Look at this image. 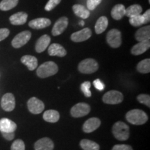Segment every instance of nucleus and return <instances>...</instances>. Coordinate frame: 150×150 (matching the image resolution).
<instances>
[{"instance_id": "7c9ffc66", "label": "nucleus", "mask_w": 150, "mask_h": 150, "mask_svg": "<svg viewBox=\"0 0 150 150\" xmlns=\"http://www.w3.org/2000/svg\"><path fill=\"white\" fill-rule=\"evenodd\" d=\"M129 23L131 25H132L134 27H138L142 26V24H145V20H144L143 16L142 15H139V16H137L133 18H129Z\"/></svg>"}, {"instance_id": "f257e3e1", "label": "nucleus", "mask_w": 150, "mask_h": 150, "mask_svg": "<svg viewBox=\"0 0 150 150\" xmlns=\"http://www.w3.org/2000/svg\"><path fill=\"white\" fill-rule=\"evenodd\" d=\"M126 119L129 123L134 125H142L148 120V116L145 112L140 109L129 110L126 114Z\"/></svg>"}, {"instance_id": "4c0bfd02", "label": "nucleus", "mask_w": 150, "mask_h": 150, "mask_svg": "<svg viewBox=\"0 0 150 150\" xmlns=\"http://www.w3.org/2000/svg\"><path fill=\"white\" fill-rule=\"evenodd\" d=\"M10 34V31L6 28L0 29V41L5 40Z\"/></svg>"}, {"instance_id": "20e7f679", "label": "nucleus", "mask_w": 150, "mask_h": 150, "mask_svg": "<svg viewBox=\"0 0 150 150\" xmlns=\"http://www.w3.org/2000/svg\"><path fill=\"white\" fill-rule=\"evenodd\" d=\"M99 69L98 63L93 59H86L81 61L78 65V70L83 74H92Z\"/></svg>"}, {"instance_id": "5701e85b", "label": "nucleus", "mask_w": 150, "mask_h": 150, "mask_svg": "<svg viewBox=\"0 0 150 150\" xmlns=\"http://www.w3.org/2000/svg\"><path fill=\"white\" fill-rule=\"evenodd\" d=\"M125 12H126V8L123 4H116L112 7L111 12V17L114 20H120L123 17L125 16Z\"/></svg>"}, {"instance_id": "4468645a", "label": "nucleus", "mask_w": 150, "mask_h": 150, "mask_svg": "<svg viewBox=\"0 0 150 150\" xmlns=\"http://www.w3.org/2000/svg\"><path fill=\"white\" fill-rule=\"evenodd\" d=\"M17 129V125L13 121L8 118L0 120V132L14 133Z\"/></svg>"}, {"instance_id": "e433bc0d", "label": "nucleus", "mask_w": 150, "mask_h": 150, "mask_svg": "<svg viewBox=\"0 0 150 150\" xmlns=\"http://www.w3.org/2000/svg\"><path fill=\"white\" fill-rule=\"evenodd\" d=\"M112 150H133V148L129 145L125 144H117L113 146Z\"/></svg>"}, {"instance_id": "1a4fd4ad", "label": "nucleus", "mask_w": 150, "mask_h": 150, "mask_svg": "<svg viewBox=\"0 0 150 150\" xmlns=\"http://www.w3.org/2000/svg\"><path fill=\"white\" fill-rule=\"evenodd\" d=\"M28 109L33 114H40L45 109V104L36 97H31L27 102Z\"/></svg>"}, {"instance_id": "a19ab883", "label": "nucleus", "mask_w": 150, "mask_h": 150, "mask_svg": "<svg viewBox=\"0 0 150 150\" xmlns=\"http://www.w3.org/2000/svg\"><path fill=\"white\" fill-rule=\"evenodd\" d=\"M142 16H143L144 20H145V24L149 23V22H150V10L149 9H148V10L146 11V12L143 15H142Z\"/></svg>"}, {"instance_id": "72a5a7b5", "label": "nucleus", "mask_w": 150, "mask_h": 150, "mask_svg": "<svg viewBox=\"0 0 150 150\" xmlns=\"http://www.w3.org/2000/svg\"><path fill=\"white\" fill-rule=\"evenodd\" d=\"M11 150H25V144L21 139L16 140L11 145Z\"/></svg>"}, {"instance_id": "a878e982", "label": "nucleus", "mask_w": 150, "mask_h": 150, "mask_svg": "<svg viewBox=\"0 0 150 150\" xmlns=\"http://www.w3.org/2000/svg\"><path fill=\"white\" fill-rule=\"evenodd\" d=\"M43 119L50 123L57 122L60 119V114L57 110H48L43 113Z\"/></svg>"}, {"instance_id": "6ab92c4d", "label": "nucleus", "mask_w": 150, "mask_h": 150, "mask_svg": "<svg viewBox=\"0 0 150 150\" xmlns=\"http://www.w3.org/2000/svg\"><path fill=\"white\" fill-rule=\"evenodd\" d=\"M48 54L52 56L64 57L66 56L67 52L63 46L58 43H53L48 48Z\"/></svg>"}, {"instance_id": "f03ea898", "label": "nucleus", "mask_w": 150, "mask_h": 150, "mask_svg": "<svg viewBox=\"0 0 150 150\" xmlns=\"http://www.w3.org/2000/svg\"><path fill=\"white\" fill-rule=\"evenodd\" d=\"M112 134L116 139L120 141L128 140L130 135L129 127L123 122L118 121L113 125L112 128Z\"/></svg>"}, {"instance_id": "9d476101", "label": "nucleus", "mask_w": 150, "mask_h": 150, "mask_svg": "<svg viewBox=\"0 0 150 150\" xmlns=\"http://www.w3.org/2000/svg\"><path fill=\"white\" fill-rule=\"evenodd\" d=\"M1 106L4 110L11 112L16 107V99L12 93H6L1 100Z\"/></svg>"}, {"instance_id": "423d86ee", "label": "nucleus", "mask_w": 150, "mask_h": 150, "mask_svg": "<svg viewBox=\"0 0 150 150\" xmlns=\"http://www.w3.org/2000/svg\"><path fill=\"white\" fill-rule=\"evenodd\" d=\"M124 96L122 93L117 91H110L103 95V102L107 104H118L122 102Z\"/></svg>"}, {"instance_id": "ddd939ff", "label": "nucleus", "mask_w": 150, "mask_h": 150, "mask_svg": "<svg viewBox=\"0 0 150 150\" xmlns=\"http://www.w3.org/2000/svg\"><path fill=\"white\" fill-rule=\"evenodd\" d=\"M101 120L97 117H91L86 120L83 125V131L85 133L90 134L93 132L100 127Z\"/></svg>"}, {"instance_id": "c85d7f7f", "label": "nucleus", "mask_w": 150, "mask_h": 150, "mask_svg": "<svg viewBox=\"0 0 150 150\" xmlns=\"http://www.w3.org/2000/svg\"><path fill=\"white\" fill-rule=\"evenodd\" d=\"M137 70L142 74H147L150 72V59H146L138 63L136 66Z\"/></svg>"}, {"instance_id": "6e6552de", "label": "nucleus", "mask_w": 150, "mask_h": 150, "mask_svg": "<svg viewBox=\"0 0 150 150\" xmlns=\"http://www.w3.org/2000/svg\"><path fill=\"white\" fill-rule=\"evenodd\" d=\"M91 111V106L86 103L81 102L75 104L71 108L70 113L74 117H81L87 115Z\"/></svg>"}, {"instance_id": "0eeeda50", "label": "nucleus", "mask_w": 150, "mask_h": 150, "mask_svg": "<svg viewBox=\"0 0 150 150\" xmlns=\"http://www.w3.org/2000/svg\"><path fill=\"white\" fill-rule=\"evenodd\" d=\"M31 38V33L29 31H24L17 34L11 41V45L14 48L18 49L25 45Z\"/></svg>"}, {"instance_id": "f8f14e48", "label": "nucleus", "mask_w": 150, "mask_h": 150, "mask_svg": "<svg viewBox=\"0 0 150 150\" xmlns=\"http://www.w3.org/2000/svg\"><path fill=\"white\" fill-rule=\"evenodd\" d=\"M92 35V31L89 28L84 29L73 33L71 35L70 38L74 42H81L88 40Z\"/></svg>"}, {"instance_id": "473e14b6", "label": "nucleus", "mask_w": 150, "mask_h": 150, "mask_svg": "<svg viewBox=\"0 0 150 150\" xmlns=\"http://www.w3.org/2000/svg\"><path fill=\"white\" fill-rule=\"evenodd\" d=\"M137 100L141 104L146 105L148 108L150 107V96L147 94H140L137 97Z\"/></svg>"}, {"instance_id": "cd10ccee", "label": "nucleus", "mask_w": 150, "mask_h": 150, "mask_svg": "<svg viewBox=\"0 0 150 150\" xmlns=\"http://www.w3.org/2000/svg\"><path fill=\"white\" fill-rule=\"evenodd\" d=\"M80 146L83 150H99V145L97 142L88 139L81 140Z\"/></svg>"}, {"instance_id": "bb28decb", "label": "nucleus", "mask_w": 150, "mask_h": 150, "mask_svg": "<svg viewBox=\"0 0 150 150\" xmlns=\"http://www.w3.org/2000/svg\"><path fill=\"white\" fill-rule=\"evenodd\" d=\"M142 12V6L139 4H134L129 6L126 9L125 16L128 18H133V17L139 16Z\"/></svg>"}, {"instance_id": "58836bf2", "label": "nucleus", "mask_w": 150, "mask_h": 150, "mask_svg": "<svg viewBox=\"0 0 150 150\" xmlns=\"http://www.w3.org/2000/svg\"><path fill=\"white\" fill-rule=\"evenodd\" d=\"M93 85L95 87V88L99 90V91H103V90L104 89V87H105L104 83L101 81L100 79H98L94 81Z\"/></svg>"}, {"instance_id": "b1692460", "label": "nucleus", "mask_w": 150, "mask_h": 150, "mask_svg": "<svg viewBox=\"0 0 150 150\" xmlns=\"http://www.w3.org/2000/svg\"><path fill=\"white\" fill-rule=\"evenodd\" d=\"M72 10L76 16L82 19H87L90 17L91 13L85 6L81 4H74L72 6Z\"/></svg>"}, {"instance_id": "2eb2a0df", "label": "nucleus", "mask_w": 150, "mask_h": 150, "mask_svg": "<svg viewBox=\"0 0 150 150\" xmlns=\"http://www.w3.org/2000/svg\"><path fill=\"white\" fill-rule=\"evenodd\" d=\"M52 22L50 19L40 18L31 20L29 22V27L33 29H42L51 25Z\"/></svg>"}, {"instance_id": "f3484780", "label": "nucleus", "mask_w": 150, "mask_h": 150, "mask_svg": "<svg viewBox=\"0 0 150 150\" xmlns=\"http://www.w3.org/2000/svg\"><path fill=\"white\" fill-rule=\"evenodd\" d=\"M54 142L49 138H42L35 142V150H53Z\"/></svg>"}, {"instance_id": "393cba45", "label": "nucleus", "mask_w": 150, "mask_h": 150, "mask_svg": "<svg viewBox=\"0 0 150 150\" xmlns=\"http://www.w3.org/2000/svg\"><path fill=\"white\" fill-rule=\"evenodd\" d=\"M108 24V18L106 16H101L97 21L96 22L95 27V33L97 34H101L103 32L106 31L107 29Z\"/></svg>"}, {"instance_id": "c9c22d12", "label": "nucleus", "mask_w": 150, "mask_h": 150, "mask_svg": "<svg viewBox=\"0 0 150 150\" xmlns=\"http://www.w3.org/2000/svg\"><path fill=\"white\" fill-rule=\"evenodd\" d=\"M61 0H49L48 2L46 4L45 10L47 11H51L55 8L57 5L61 3Z\"/></svg>"}, {"instance_id": "2f4dec72", "label": "nucleus", "mask_w": 150, "mask_h": 150, "mask_svg": "<svg viewBox=\"0 0 150 150\" xmlns=\"http://www.w3.org/2000/svg\"><path fill=\"white\" fill-rule=\"evenodd\" d=\"M91 86V83L90 81H85L81 85V90L86 97H91L92 95V93L90 91Z\"/></svg>"}, {"instance_id": "9b49d317", "label": "nucleus", "mask_w": 150, "mask_h": 150, "mask_svg": "<svg viewBox=\"0 0 150 150\" xmlns=\"http://www.w3.org/2000/svg\"><path fill=\"white\" fill-rule=\"evenodd\" d=\"M68 26V18L66 17H61L54 24L52 30V33L54 36H57L64 32Z\"/></svg>"}, {"instance_id": "dca6fc26", "label": "nucleus", "mask_w": 150, "mask_h": 150, "mask_svg": "<svg viewBox=\"0 0 150 150\" xmlns=\"http://www.w3.org/2000/svg\"><path fill=\"white\" fill-rule=\"evenodd\" d=\"M51 42V38L48 35H43L38 39L35 43V49L38 53H42L48 47Z\"/></svg>"}, {"instance_id": "a211bd4d", "label": "nucleus", "mask_w": 150, "mask_h": 150, "mask_svg": "<svg viewBox=\"0 0 150 150\" xmlns=\"http://www.w3.org/2000/svg\"><path fill=\"white\" fill-rule=\"evenodd\" d=\"M150 47V41L149 40L139 42L138 44L135 45L131 50V53L134 56L141 55L145 52L147 51Z\"/></svg>"}, {"instance_id": "412c9836", "label": "nucleus", "mask_w": 150, "mask_h": 150, "mask_svg": "<svg viewBox=\"0 0 150 150\" xmlns=\"http://www.w3.org/2000/svg\"><path fill=\"white\" fill-rule=\"evenodd\" d=\"M136 40L138 42H142L149 40L150 38V26L147 25L145 27L140 28L135 33Z\"/></svg>"}, {"instance_id": "f704fd0d", "label": "nucleus", "mask_w": 150, "mask_h": 150, "mask_svg": "<svg viewBox=\"0 0 150 150\" xmlns=\"http://www.w3.org/2000/svg\"><path fill=\"white\" fill-rule=\"evenodd\" d=\"M102 0H87V5L88 10L93 11L97 8L98 6L100 4Z\"/></svg>"}, {"instance_id": "79ce46f5", "label": "nucleus", "mask_w": 150, "mask_h": 150, "mask_svg": "<svg viewBox=\"0 0 150 150\" xmlns=\"http://www.w3.org/2000/svg\"><path fill=\"white\" fill-rule=\"evenodd\" d=\"M79 24H80V25H81V26H83L84 25V21H83V20H82V21H81L79 22Z\"/></svg>"}, {"instance_id": "ea45409f", "label": "nucleus", "mask_w": 150, "mask_h": 150, "mask_svg": "<svg viewBox=\"0 0 150 150\" xmlns=\"http://www.w3.org/2000/svg\"><path fill=\"white\" fill-rule=\"evenodd\" d=\"M1 135L6 140H12L15 137V132L14 133H1Z\"/></svg>"}, {"instance_id": "aec40b11", "label": "nucleus", "mask_w": 150, "mask_h": 150, "mask_svg": "<svg viewBox=\"0 0 150 150\" xmlns=\"http://www.w3.org/2000/svg\"><path fill=\"white\" fill-rule=\"evenodd\" d=\"M27 18V13L23 12V11H20V12H18L12 15L9 18V20H10V22L13 25H22V24L26 23Z\"/></svg>"}, {"instance_id": "c756f323", "label": "nucleus", "mask_w": 150, "mask_h": 150, "mask_svg": "<svg viewBox=\"0 0 150 150\" xmlns=\"http://www.w3.org/2000/svg\"><path fill=\"white\" fill-rule=\"evenodd\" d=\"M19 0H2L0 2V10L2 11H10L18 5Z\"/></svg>"}, {"instance_id": "39448f33", "label": "nucleus", "mask_w": 150, "mask_h": 150, "mask_svg": "<svg viewBox=\"0 0 150 150\" xmlns=\"http://www.w3.org/2000/svg\"><path fill=\"white\" fill-rule=\"evenodd\" d=\"M106 42L112 48H118L122 45L121 32L118 29H110L106 34Z\"/></svg>"}, {"instance_id": "4be33fe9", "label": "nucleus", "mask_w": 150, "mask_h": 150, "mask_svg": "<svg viewBox=\"0 0 150 150\" xmlns=\"http://www.w3.org/2000/svg\"><path fill=\"white\" fill-rule=\"evenodd\" d=\"M21 62L27 67V68L30 71L34 70L38 67V59L33 56H23L21 58Z\"/></svg>"}, {"instance_id": "7ed1b4c3", "label": "nucleus", "mask_w": 150, "mask_h": 150, "mask_svg": "<svg viewBox=\"0 0 150 150\" xmlns=\"http://www.w3.org/2000/svg\"><path fill=\"white\" fill-rule=\"evenodd\" d=\"M59 71V67L53 61H47L38 67L36 74L40 78L45 79L56 74Z\"/></svg>"}]
</instances>
